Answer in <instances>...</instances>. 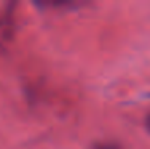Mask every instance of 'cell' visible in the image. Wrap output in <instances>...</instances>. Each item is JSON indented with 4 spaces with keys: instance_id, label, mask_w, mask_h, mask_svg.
Wrapping results in <instances>:
<instances>
[{
    "instance_id": "6da1fadb",
    "label": "cell",
    "mask_w": 150,
    "mask_h": 149,
    "mask_svg": "<svg viewBox=\"0 0 150 149\" xmlns=\"http://www.w3.org/2000/svg\"><path fill=\"white\" fill-rule=\"evenodd\" d=\"M149 128H150V117H149Z\"/></svg>"
}]
</instances>
